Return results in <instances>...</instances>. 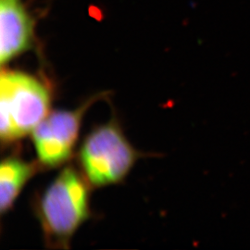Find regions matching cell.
Listing matches in <instances>:
<instances>
[{
  "mask_svg": "<svg viewBox=\"0 0 250 250\" xmlns=\"http://www.w3.org/2000/svg\"><path fill=\"white\" fill-rule=\"evenodd\" d=\"M103 97L94 96L72 110H55L32 132L38 162L45 168L62 166L72 158L86 111Z\"/></svg>",
  "mask_w": 250,
  "mask_h": 250,
  "instance_id": "cell-4",
  "label": "cell"
},
{
  "mask_svg": "<svg viewBox=\"0 0 250 250\" xmlns=\"http://www.w3.org/2000/svg\"><path fill=\"white\" fill-rule=\"evenodd\" d=\"M90 187L82 171L69 166L39 197L36 214L47 247H70L74 233L89 218Z\"/></svg>",
  "mask_w": 250,
  "mask_h": 250,
  "instance_id": "cell-1",
  "label": "cell"
},
{
  "mask_svg": "<svg viewBox=\"0 0 250 250\" xmlns=\"http://www.w3.org/2000/svg\"><path fill=\"white\" fill-rule=\"evenodd\" d=\"M0 62L4 67L35 45V21L23 0H0Z\"/></svg>",
  "mask_w": 250,
  "mask_h": 250,
  "instance_id": "cell-5",
  "label": "cell"
},
{
  "mask_svg": "<svg viewBox=\"0 0 250 250\" xmlns=\"http://www.w3.org/2000/svg\"><path fill=\"white\" fill-rule=\"evenodd\" d=\"M35 162L11 156L0 166V209L5 214L13 207L22 188L38 170Z\"/></svg>",
  "mask_w": 250,
  "mask_h": 250,
  "instance_id": "cell-6",
  "label": "cell"
},
{
  "mask_svg": "<svg viewBox=\"0 0 250 250\" xmlns=\"http://www.w3.org/2000/svg\"><path fill=\"white\" fill-rule=\"evenodd\" d=\"M81 171L91 187L122 182L140 157L114 120L96 127L79 150Z\"/></svg>",
  "mask_w": 250,
  "mask_h": 250,
  "instance_id": "cell-3",
  "label": "cell"
},
{
  "mask_svg": "<svg viewBox=\"0 0 250 250\" xmlns=\"http://www.w3.org/2000/svg\"><path fill=\"white\" fill-rule=\"evenodd\" d=\"M51 105V93L43 81L26 72L2 69L0 76V136L14 143L32 133Z\"/></svg>",
  "mask_w": 250,
  "mask_h": 250,
  "instance_id": "cell-2",
  "label": "cell"
}]
</instances>
